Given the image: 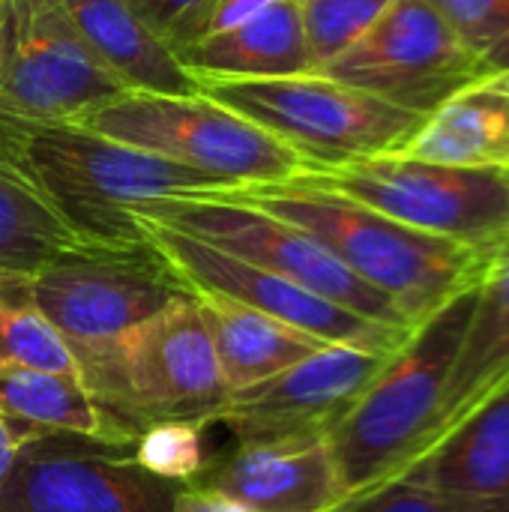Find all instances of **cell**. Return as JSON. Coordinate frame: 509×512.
<instances>
[{"label": "cell", "mask_w": 509, "mask_h": 512, "mask_svg": "<svg viewBox=\"0 0 509 512\" xmlns=\"http://www.w3.org/2000/svg\"><path fill=\"white\" fill-rule=\"evenodd\" d=\"M0 174L27 189L84 246L144 243L135 207L171 195H216L231 186L117 144L75 120H30L0 111Z\"/></svg>", "instance_id": "obj_1"}, {"label": "cell", "mask_w": 509, "mask_h": 512, "mask_svg": "<svg viewBox=\"0 0 509 512\" xmlns=\"http://www.w3.org/2000/svg\"><path fill=\"white\" fill-rule=\"evenodd\" d=\"M273 213L321 240L351 273L387 294L420 327L453 297L474 288L489 252L414 231L366 204L306 180L216 192Z\"/></svg>", "instance_id": "obj_2"}, {"label": "cell", "mask_w": 509, "mask_h": 512, "mask_svg": "<svg viewBox=\"0 0 509 512\" xmlns=\"http://www.w3.org/2000/svg\"><path fill=\"white\" fill-rule=\"evenodd\" d=\"M474 288L429 315L327 432L342 498L408 471L435 441Z\"/></svg>", "instance_id": "obj_3"}, {"label": "cell", "mask_w": 509, "mask_h": 512, "mask_svg": "<svg viewBox=\"0 0 509 512\" xmlns=\"http://www.w3.org/2000/svg\"><path fill=\"white\" fill-rule=\"evenodd\" d=\"M78 378L138 435L168 420L213 426L231 396L195 294L177 297L105 351L81 360Z\"/></svg>", "instance_id": "obj_4"}, {"label": "cell", "mask_w": 509, "mask_h": 512, "mask_svg": "<svg viewBox=\"0 0 509 512\" xmlns=\"http://www.w3.org/2000/svg\"><path fill=\"white\" fill-rule=\"evenodd\" d=\"M78 126L117 144L216 177L231 189L288 183L309 171L288 144L207 93H117Z\"/></svg>", "instance_id": "obj_5"}, {"label": "cell", "mask_w": 509, "mask_h": 512, "mask_svg": "<svg viewBox=\"0 0 509 512\" xmlns=\"http://www.w3.org/2000/svg\"><path fill=\"white\" fill-rule=\"evenodd\" d=\"M198 90L288 144L309 171L390 156L423 123V117L321 72L198 81Z\"/></svg>", "instance_id": "obj_6"}, {"label": "cell", "mask_w": 509, "mask_h": 512, "mask_svg": "<svg viewBox=\"0 0 509 512\" xmlns=\"http://www.w3.org/2000/svg\"><path fill=\"white\" fill-rule=\"evenodd\" d=\"M132 216H144L240 261L270 270L360 318L396 330H414V324L387 294L351 273L309 231L273 213L225 195H171L135 207Z\"/></svg>", "instance_id": "obj_7"}, {"label": "cell", "mask_w": 509, "mask_h": 512, "mask_svg": "<svg viewBox=\"0 0 509 512\" xmlns=\"http://www.w3.org/2000/svg\"><path fill=\"white\" fill-rule=\"evenodd\" d=\"M27 291L66 342L75 366L177 297L192 294L147 240L138 246H81L66 252L27 273Z\"/></svg>", "instance_id": "obj_8"}, {"label": "cell", "mask_w": 509, "mask_h": 512, "mask_svg": "<svg viewBox=\"0 0 509 512\" xmlns=\"http://www.w3.org/2000/svg\"><path fill=\"white\" fill-rule=\"evenodd\" d=\"M297 180L339 192L414 231L492 252L509 231V171L372 156Z\"/></svg>", "instance_id": "obj_9"}, {"label": "cell", "mask_w": 509, "mask_h": 512, "mask_svg": "<svg viewBox=\"0 0 509 512\" xmlns=\"http://www.w3.org/2000/svg\"><path fill=\"white\" fill-rule=\"evenodd\" d=\"M417 117L495 75L426 0H396L351 48L318 69Z\"/></svg>", "instance_id": "obj_10"}, {"label": "cell", "mask_w": 509, "mask_h": 512, "mask_svg": "<svg viewBox=\"0 0 509 512\" xmlns=\"http://www.w3.org/2000/svg\"><path fill=\"white\" fill-rule=\"evenodd\" d=\"M126 93L90 54L63 0H0V111L78 120Z\"/></svg>", "instance_id": "obj_11"}, {"label": "cell", "mask_w": 509, "mask_h": 512, "mask_svg": "<svg viewBox=\"0 0 509 512\" xmlns=\"http://www.w3.org/2000/svg\"><path fill=\"white\" fill-rule=\"evenodd\" d=\"M144 240L159 252V258L174 270V276L192 294L225 297L240 306H249L273 321H282L318 342L348 345L378 354L399 351L414 330H396L360 318L270 270H261L249 261H240L222 249H213L195 237H186L174 228L135 216Z\"/></svg>", "instance_id": "obj_12"}, {"label": "cell", "mask_w": 509, "mask_h": 512, "mask_svg": "<svg viewBox=\"0 0 509 512\" xmlns=\"http://www.w3.org/2000/svg\"><path fill=\"white\" fill-rule=\"evenodd\" d=\"M177 489L147 474L132 447L45 432L21 447L0 512H174Z\"/></svg>", "instance_id": "obj_13"}, {"label": "cell", "mask_w": 509, "mask_h": 512, "mask_svg": "<svg viewBox=\"0 0 509 512\" xmlns=\"http://www.w3.org/2000/svg\"><path fill=\"white\" fill-rule=\"evenodd\" d=\"M393 354L324 345L291 369L231 393L216 423L228 426L237 444L327 435Z\"/></svg>", "instance_id": "obj_14"}, {"label": "cell", "mask_w": 509, "mask_h": 512, "mask_svg": "<svg viewBox=\"0 0 509 512\" xmlns=\"http://www.w3.org/2000/svg\"><path fill=\"white\" fill-rule=\"evenodd\" d=\"M249 512H324L342 501L327 435L237 444L189 480Z\"/></svg>", "instance_id": "obj_15"}, {"label": "cell", "mask_w": 509, "mask_h": 512, "mask_svg": "<svg viewBox=\"0 0 509 512\" xmlns=\"http://www.w3.org/2000/svg\"><path fill=\"white\" fill-rule=\"evenodd\" d=\"M399 477L468 512H509V375Z\"/></svg>", "instance_id": "obj_16"}, {"label": "cell", "mask_w": 509, "mask_h": 512, "mask_svg": "<svg viewBox=\"0 0 509 512\" xmlns=\"http://www.w3.org/2000/svg\"><path fill=\"white\" fill-rule=\"evenodd\" d=\"M78 36L126 93H198L174 48L126 0H63Z\"/></svg>", "instance_id": "obj_17"}, {"label": "cell", "mask_w": 509, "mask_h": 512, "mask_svg": "<svg viewBox=\"0 0 509 512\" xmlns=\"http://www.w3.org/2000/svg\"><path fill=\"white\" fill-rule=\"evenodd\" d=\"M177 60L195 81H255L315 72L300 0H279L240 27L204 36L177 51Z\"/></svg>", "instance_id": "obj_18"}, {"label": "cell", "mask_w": 509, "mask_h": 512, "mask_svg": "<svg viewBox=\"0 0 509 512\" xmlns=\"http://www.w3.org/2000/svg\"><path fill=\"white\" fill-rule=\"evenodd\" d=\"M393 156L509 171V75H489L447 99Z\"/></svg>", "instance_id": "obj_19"}, {"label": "cell", "mask_w": 509, "mask_h": 512, "mask_svg": "<svg viewBox=\"0 0 509 512\" xmlns=\"http://www.w3.org/2000/svg\"><path fill=\"white\" fill-rule=\"evenodd\" d=\"M509 375V231L489 252L486 267L474 285V309L465 327V339L447 384L441 441L459 420H465ZM432 441V444H435Z\"/></svg>", "instance_id": "obj_20"}, {"label": "cell", "mask_w": 509, "mask_h": 512, "mask_svg": "<svg viewBox=\"0 0 509 512\" xmlns=\"http://www.w3.org/2000/svg\"><path fill=\"white\" fill-rule=\"evenodd\" d=\"M195 303L228 393L249 390L327 345L225 297L195 294Z\"/></svg>", "instance_id": "obj_21"}, {"label": "cell", "mask_w": 509, "mask_h": 512, "mask_svg": "<svg viewBox=\"0 0 509 512\" xmlns=\"http://www.w3.org/2000/svg\"><path fill=\"white\" fill-rule=\"evenodd\" d=\"M0 414L48 435H78L111 447H135L138 432L105 411L78 375L0 369Z\"/></svg>", "instance_id": "obj_22"}, {"label": "cell", "mask_w": 509, "mask_h": 512, "mask_svg": "<svg viewBox=\"0 0 509 512\" xmlns=\"http://www.w3.org/2000/svg\"><path fill=\"white\" fill-rule=\"evenodd\" d=\"M0 369L78 375L66 342L33 306L27 273H0Z\"/></svg>", "instance_id": "obj_23"}, {"label": "cell", "mask_w": 509, "mask_h": 512, "mask_svg": "<svg viewBox=\"0 0 509 512\" xmlns=\"http://www.w3.org/2000/svg\"><path fill=\"white\" fill-rule=\"evenodd\" d=\"M81 246L27 189L0 174V273H33Z\"/></svg>", "instance_id": "obj_24"}, {"label": "cell", "mask_w": 509, "mask_h": 512, "mask_svg": "<svg viewBox=\"0 0 509 512\" xmlns=\"http://www.w3.org/2000/svg\"><path fill=\"white\" fill-rule=\"evenodd\" d=\"M396 0H300V18L315 72L351 48Z\"/></svg>", "instance_id": "obj_25"}, {"label": "cell", "mask_w": 509, "mask_h": 512, "mask_svg": "<svg viewBox=\"0 0 509 512\" xmlns=\"http://www.w3.org/2000/svg\"><path fill=\"white\" fill-rule=\"evenodd\" d=\"M495 75H509V0H426Z\"/></svg>", "instance_id": "obj_26"}, {"label": "cell", "mask_w": 509, "mask_h": 512, "mask_svg": "<svg viewBox=\"0 0 509 512\" xmlns=\"http://www.w3.org/2000/svg\"><path fill=\"white\" fill-rule=\"evenodd\" d=\"M204 423H192V420H168V423H156L147 426L135 447L132 456L135 462L159 477V480H171V483H189L195 480L204 465Z\"/></svg>", "instance_id": "obj_27"}, {"label": "cell", "mask_w": 509, "mask_h": 512, "mask_svg": "<svg viewBox=\"0 0 509 512\" xmlns=\"http://www.w3.org/2000/svg\"><path fill=\"white\" fill-rule=\"evenodd\" d=\"M324 512H468L456 501L417 486L405 477L384 480L372 489H363L357 495L342 498L339 504L327 507Z\"/></svg>", "instance_id": "obj_28"}, {"label": "cell", "mask_w": 509, "mask_h": 512, "mask_svg": "<svg viewBox=\"0 0 509 512\" xmlns=\"http://www.w3.org/2000/svg\"><path fill=\"white\" fill-rule=\"evenodd\" d=\"M147 27H153L174 54L201 36L204 18L216 0H126Z\"/></svg>", "instance_id": "obj_29"}, {"label": "cell", "mask_w": 509, "mask_h": 512, "mask_svg": "<svg viewBox=\"0 0 509 512\" xmlns=\"http://www.w3.org/2000/svg\"><path fill=\"white\" fill-rule=\"evenodd\" d=\"M279 0H216L204 18V27H201V36H213V33H222V30H231V27H240L246 24L249 18L267 12L270 6H276ZM195 39V42H198Z\"/></svg>", "instance_id": "obj_30"}, {"label": "cell", "mask_w": 509, "mask_h": 512, "mask_svg": "<svg viewBox=\"0 0 509 512\" xmlns=\"http://www.w3.org/2000/svg\"><path fill=\"white\" fill-rule=\"evenodd\" d=\"M174 512H249L243 504L210 492V489H198L192 483H180L177 498H174Z\"/></svg>", "instance_id": "obj_31"}, {"label": "cell", "mask_w": 509, "mask_h": 512, "mask_svg": "<svg viewBox=\"0 0 509 512\" xmlns=\"http://www.w3.org/2000/svg\"><path fill=\"white\" fill-rule=\"evenodd\" d=\"M36 435H45V432H36V429H30L24 423H15V420H9V417L0 414V486L6 483V477H9V471H12V465H15L18 453H21V447L30 438H36Z\"/></svg>", "instance_id": "obj_32"}]
</instances>
